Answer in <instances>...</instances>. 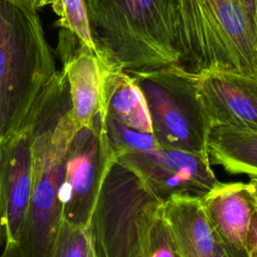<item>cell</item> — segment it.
Instances as JSON below:
<instances>
[{
    "instance_id": "cell-1",
    "label": "cell",
    "mask_w": 257,
    "mask_h": 257,
    "mask_svg": "<svg viewBox=\"0 0 257 257\" xmlns=\"http://www.w3.org/2000/svg\"><path fill=\"white\" fill-rule=\"evenodd\" d=\"M33 156V189L16 242L0 257H51L63 221L62 183L68 145L78 128L69 86L57 73L36 101L26 123Z\"/></svg>"
},
{
    "instance_id": "cell-2",
    "label": "cell",
    "mask_w": 257,
    "mask_h": 257,
    "mask_svg": "<svg viewBox=\"0 0 257 257\" xmlns=\"http://www.w3.org/2000/svg\"><path fill=\"white\" fill-rule=\"evenodd\" d=\"M173 18L182 67L257 78L252 0H173Z\"/></svg>"
},
{
    "instance_id": "cell-3",
    "label": "cell",
    "mask_w": 257,
    "mask_h": 257,
    "mask_svg": "<svg viewBox=\"0 0 257 257\" xmlns=\"http://www.w3.org/2000/svg\"><path fill=\"white\" fill-rule=\"evenodd\" d=\"M100 53L126 72L180 65L173 0H84Z\"/></svg>"
},
{
    "instance_id": "cell-4",
    "label": "cell",
    "mask_w": 257,
    "mask_h": 257,
    "mask_svg": "<svg viewBox=\"0 0 257 257\" xmlns=\"http://www.w3.org/2000/svg\"><path fill=\"white\" fill-rule=\"evenodd\" d=\"M56 72L36 10L0 0V141L25 125Z\"/></svg>"
},
{
    "instance_id": "cell-5",
    "label": "cell",
    "mask_w": 257,
    "mask_h": 257,
    "mask_svg": "<svg viewBox=\"0 0 257 257\" xmlns=\"http://www.w3.org/2000/svg\"><path fill=\"white\" fill-rule=\"evenodd\" d=\"M162 207L140 178L115 160L87 226L94 257H140Z\"/></svg>"
},
{
    "instance_id": "cell-6",
    "label": "cell",
    "mask_w": 257,
    "mask_h": 257,
    "mask_svg": "<svg viewBox=\"0 0 257 257\" xmlns=\"http://www.w3.org/2000/svg\"><path fill=\"white\" fill-rule=\"evenodd\" d=\"M127 73L145 95L158 144L209 157L213 126L198 97L196 74L179 64Z\"/></svg>"
},
{
    "instance_id": "cell-7",
    "label": "cell",
    "mask_w": 257,
    "mask_h": 257,
    "mask_svg": "<svg viewBox=\"0 0 257 257\" xmlns=\"http://www.w3.org/2000/svg\"><path fill=\"white\" fill-rule=\"evenodd\" d=\"M115 160L99 112L90 125L75 131L68 145L61 193L64 221L87 228L102 182Z\"/></svg>"
},
{
    "instance_id": "cell-8",
    "label": "cell",
    "mask_w": 257,
    "mask_h": 257,
    "mask_svg": "<svg viewBox=\"0 0 257 257\" xmlns=\"http://www.w3.org/2000/svg\"><path fill=\"white\" fill-rule=\"evenodd\" d=\"M116 161L130 168L162 202L173 196L202 198L221 183L209 157L162 146L124 154Z\"/></svg>"
},
{
    "instance_id": "cell-9",
    "label": "cell",
    "mask_w": 257,
    "mask_h": 257,
    "mask_svg": "<svg viewBox=\"0 0 257 257\" xmlns=\"http://www.w3.org/2000/svg\"><path fill=\"white\" fill-rule=\"evenodd\" d=\"M33 189V156L30 128L0 141V225L4 246L16 242Z\"/></svg>"
},
{
    "instance_id": "cell-10",
    "label": "cell",
    "mask_w": 257,
    "mask_h": 257,
    "mask_svg": "<svg viewBox=\"0 0 257 257\" xmlns=\"http://www.w3.org/2000/svg\"><path fill=\"white\" fill-rule=\"evenodd\" d=\"M196 76L198 97L213 128L224 125L257 133V78L231 71Z\"/></svg>"
},
{
    "instance_id": "cell-11",
    "label": "cell",
    "mask_w": 257,
    "mask_h": 257,
    "mask_svg": "<svg viewBox=\"0 0 257 257\" xmlns=\"http://www.w3.org/2000/svg\"><path fill=\"white\" fill-rule=\"evenodd\" d=\"M58 54L71 99V112L77 127L91 124L101 111L104 59H100L65 29L59 32Z\"/></svg>"
},
{
    "instance_id": "cell-12",
    "label": "cell",
    "mask_w": 257,
    "mask_h": 257,
    "mask_svg": "<svg viewBox=\"0 0 257 257\" xmlns=\"http://www.w3.org/2000/svg\"><path fill=\"white\" fill-rule=\"evenodd\" d=\"M206 218L218 240L236 257H248L246 240L256 206L248 183H220L201 198Z\"/></svg>"
},
{
    "instance_id": "cell-13",
    "label": "cell",
    "mask_w": 257,
    "mask_h": 257,
    "mask_svg": "<svg viewBox=\"0 0 257 257\" xmlns=\"http://www.w3.org/2000/svg\"><path fill=\"white\" fill-rule=\"evenodd\" d=\"M162 214L180 257H216L219 240L206 218L201 198L173 196L163 202Z\"/></svg>"
},
{
    "instance_id": "cell-14",
    "label": "cell",
    "mask_w": 257,
    "mask_h": 257,
    "mask_svg": "<svg viewBox=\"0 0 257 257\" xmlns=\"http://www.w3.org/2000/svg\"><path fill=\"white\" fill-rule=\"evenodd\" d=\"M103 64L100 112L132 130L153 134L148 104L136 79L109 57Z\"/></svg>"
},
{
    "instance_id": "cell-15",
    "label": "cell",
    "mask_w": 257,
    "mask_h": 257,
    "mask_svg": "<svg viewBox=\"0 0 257 257\" xmlns=\"http://www.w3.org/2000/svg\"><path fill=\"white\" fill-rule=\"evenodd\" d=\"M210 162L230 175L257 179V133L231 126H215L208 141Z\"/></svg>"
},
{
    "instance_id": "cell-16",
    "label": "cell",
    "mask_w": 257,
    "mask_h": 257,
    "mask_svg": "<svg viewBox=\"0 0 257 257\" xmlns=\"http://www.w3.org/2000/svg\"><path fill=\"white\" fill-rule=\"evenodd\" d=\"M51 7L59 17L57 25L61 29L73 34L81 45L94 52L100 59L104 58L93 40L84 0H56Z\"/></svg>"
},
{
    "instance_id": "cell-17",
    "label": "cell",
    "mask_w": 257,
    "mask_h": 257,
    "mask_svg": "<svg viewBox=\"0 0 257 257\" xmlns=\"http://www.w3.org/2000/svg\"><path fill=\"white\" fill-rule=\"evenodd\" d=\"M100 114L115 158L128 153L149 151L160 146L153 134L137 132L101 112Z\"/></svg>"
},
{
    "instance_id": "cell-18",
    "label": "cell",
    "mask_w": 257,
    "mask_h": 257,
    "mask_svg": "<svg viewBox=\"0 0 257 257\" xmlns=\"http://www.w3.org/2000/svg\"><path fill=\"white\" fill-rule=\"evenodd\" d=\"M51 257H94L87 228L63 220Z\"/></svg>"
},
{
    "instance_id": "cell-19",
    "label": "cell",
    "mask_w": 257,
    "mask_h": 257,
    "mask_svg": "<svg viewBox=\"0 0 257 257\" xmlns=\"http://www.w3.org/2000/svg\"><path fill=\"white\" fill-rule=\"evenodd\" d=\"M140 257H180L162 211L150 230Z\"/></svg>"
},
{
    "instance_id": "cell-20",
    "label": "cell",
    "mask_w": 257,
    "mask_h": 257,
    "mask_svg": "<svg viewBox=\"0 0 257 257\" xmlns=\"http://www.w3.org/2000/svg\"><path fill=\"white\" fill-rule=\"evenodd\" d=\"M246 250L248 257H257V204L251 215L246 240Z\"/></svg>"
},
{
    "instance_id": "cell-21",
    "label": "cell",
    "mask_w": 257,
    "mask_h": 257,
    "mask_svg": "<svg viewBox=\"0 0 257 257\" xmlns=\"http://www.w3.org/2000/svg\"><path fill=\"white\" fill-rule=\"evenodd\" d=\"M216 257H236V256L233 255L229 250H227L223 246V244L219 241L218 246H217V250H216Z\"/></svg>"
},
{
    "instance_id": "cell-22",
    "label": "cell",
    "mask_w": 257,
    "mask_h": 257,
    "mask_svg": "<svg viewBox=\"0 0 257 257\" xmlns=\"http://www.w3.org/2000/svg\"><path fill=\"white\" fill-rule=\"evenodd\" d=\"M10 2H13L17 5H20L22 7L28 8V9H32V10H36L35 9V3L36 0H8Z\"/></svg>"
},
{
    "instance_id": "cell-23",
    "label": "cell",
    "mask_w": 257,
    "mask_h": 257,
    "mask_svg": "<svg viewBox=\"0 0 257 257\" xmlns=\"http://www.w3.org/2000/svg\"><path fill=\"white\" fill-rule=\"evenodd\" d=\"M248 185L251 189V192H252L255 202L257 204V179H250V181L248 182Z\"/></svg>"
},
{
    "instance_id": "cell-24",
    "label": "cell",
    "mask_w": 257,
    "mask_h": 257,
    "mask_svg": "<svg viewBox=\"0 0 257 257\" xmlns=\"http://www.w3.org/2000/svg\"><path fill=\"white\" fill-rule=\"evenodd\" d=\"M56 0H36V3H35V9H39V8H42L46 5H50L52 6L54 3H55Z\"/></svg>"
},
{
    "instance_id": "cell-25",
    "label": "cell",
    "mask_w": 257,
    "mask_h": 257,
    "mask_svg": "<svg viewBox=\"0 0 257 257\" xmlns=\"http://www.w3.org/2000/svg\"><path fill=\"white\" fill-rule=\"evenodd\" d=\"M253 3V16H254V24H255V31L257 36V0H252Z\"/></svg>"
},
{
    "instance_id": "cell-26",
    "label": "cell",
    "mask_w": 257,
    "mask_h": 257,
    "mask_svg": "<svg viewBox=\"0 0 257 257\" xmlns=\"http://www.w3.org/2000/svg\"><path fill=\"white\" fill-rule=\"evenodd\" d=\"M251 257H252V256H251Z\"/></svg>"
}]
</instances>
